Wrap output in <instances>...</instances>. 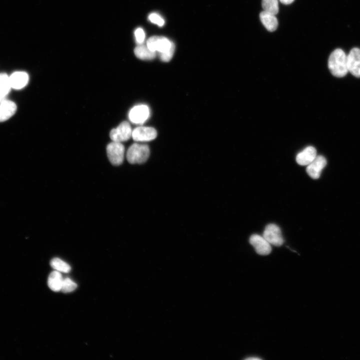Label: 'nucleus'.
<instances>
[{
  "mask_svg": "<svg viewBox=\"0 0 360 360\" xmlns=\"http://www.w3.org/2000/svg\"><path fill=\"white\" fill-rule=\"evenodd\" d=\"M28 75L24 72H16L10 76L11 87L20 90L24 87L28 82Z\"/></svg>",
  "mask_w": 360,
  "mask_h": 360,
  "instance_id": "4468645a",
  "label": "nucleus"
},
{
  "mask_svg": "<svg viewBox=\"0 0 360 360\" xmlns=\"http://www.w3.org/2000/svg\"><path fill=\"white\" fill-rule=\"evenodd\" d=\"M263 237L270 244L276 246H281L284 243L280 228L276 224H268L264 230Z\"/></svg>",
  "mask_w": 360,
  "mask_h": 360,
  "instance_id": "39448f33",
  "label": "nucleus"
},
{
  "mask_svg": "<svg viewBox=\"0 0 360 360\" xmlns=\"http://www.w3.org/2000/svg\"><path fill=\"white\" fill-rule=\"evenodd\" d=\"M175 50V45L172 42L169 50L164 52L159 53L160 59L164 62H169L172 58Z\"/></svg>",
  "mask_w": 360,
  "mask_h": 360,
  "instance_id": "4be33fe9",
  "label": "nucleus"
},
{
  "mask_svg": "<svg viewBox=\"0 0 360 360\" xmlns=\"http://www.w3.org/2000/svg\"><path fill=\"white\" fill-rule=\"evenodd\" d=\"M63 279L60 272L56 270L52 272L48 278V287L54 292L61 290Z\"/></svg>",
  "mask_w": 360,
  "mask_h": 360,
  "instance_id": "dca6fc26",
  "label": "nucleus"
},
{
  "mask_svg": "<svg viewBox=\"0 0 360 360\" xmlns=\"http://www.w3.org/2000/svg\"><path fill=\"white\" fill-rule=\"evenodd\" d=\"M326 160L322 156H318L313 161L308 165L307 174L313 179L320 178L322 170L326 164Z\"/></svg>",
  "mask_w": 360,
  "mask_h": 360,
  "instance_id": "9b49d317",
  "label": "nucleus"
},
{
  "mask_svg": "<svg viewBox=\"0 0 360 360\" xmlns=\"http://www.w3.org/2000/svg\"><path fill=\"white\" fill-rule=\"evenodd\" d=\"M282 3L285 4H288L292 3L294 0H280Z\"/></svg>",
  "mask_w": 360,
  "mask_h": 360,
  "instance_id": "393cba45",
  "label": "nucleus"
},
{
  "mask_svg": "<svg viewBox=\"0 0 360 360\" xmlns=\"http://www.w3.org/2000/svg\"><path fill=\"white\" fill-rule=\"evenodd\" d=\"M157 136L156 130L152 127L138 126L132 132V138L136 142H148Z\"/></svg>",
  "mask_w": 360,
  "mask_h": 360,
  "instance_id": "6e6552de",
  "label": "nucleus"
},
{
  "mask_svg": "<svg viewBox=\"0 0 360 360\" xmlns=\"http://www.w3.org/2000/svg\"><path fill=\"white\" fill-rule=\"evenodd\" d=\"M16 104L12 101L4 100L0 103V122L11 118L16 112Z\"/></svg>",
  "mask_w": 360,
  "mask_h": 360,
  "instance_id": "ddd939ff",
  "label": "nucleus"
},
{
  "mask_svg": "<svg viewBox=\"0 0 360 360\" xmlns=\"http://www.w3.org/2000/svg\"><path fill=\"white\" fill-rule=\"evenodd\" d=\"M276 15L262 11L260 14L261 22L266 30L270 32H274L278 28V22Z\"/></svg>",
  "mask_w": 360,
  "mask_h": 360,
  "instance_id": "2eb2a0df",
  "label": "nucleus"
},
{
  "mask_svg": "<svg viewBox=\"0 0 360 360\" xmlns=\"http://www.w3.org/2000/svg\"><path fill=\"white\" fill-rule=\"evenodd\" d=\"M262 6L264 11L276 15L278 12V0H262Z\"/></svg>",
  "mask_w": 360,
  "mask_h": 360,
  "instance_id": "aec40b11",
  "label": "nucleus"
},
{
  "mask_svg": "<svg viewBox=\"0 0 360 360\" xmlns=\"http://www.w3.org/2000/svg\"><path fill=\"white\" fill-rule=\"evenodd\" d=\"M136 40L138 44H142L145 38V33L142 28H138L134 31Z\"/></svg>",
  "mask_w": 360,
  "mask_h": 360,
  "instance_id": "b1692460",
  "label": "nucleus"
},
{
  "mask_svg": "<svg viewBox=\"0 0 360 360\" xmlns=\"http://www.w3.org/2000/svg\"><path fill=\"white\" fill-rule=\"evenodd\" d=\"M316 156V148L312 146H308L296 155V161L300 165H308L313 161Z\"/></svg>",
  "mask_w": 360,
  "mask_h": 360,
  "instance_id": "f8f14e48",
  "label": "nucleus"
},
{
  "mask_svg": "<svg viewBox=\"0 0 360 360\" xmlns=\"http://www.w3.org/2000/svg\"><path fill=\"white\" fill-rule=\"evenodd\" d=\"M172 42L166 37L153 36L148 40L146 46L150 50L161 53L169 50Z\"/></svg>",
  "mask_w": 360,
  "mask_h": 360,
  "instance_id": "423d86ee",
  "label": "nucleus"
},
{
  "mask_svg": "<svg viewBox=\"0 0 360 360\" xmlns=\"http://www.w3.org/2000/svg\"><path fill=\"white\" fill-rule=\"evenodd\" d=\"M328 68L332 74L338 78L345 76L348 70L347 56L340 48L334 50L328 60Z\"/></svg>",
  "mask_w": 360,
  "mask_h": 360,
  "instance_id": "f257e3e1",
  "label": "nucleus"
},
{
  "mask_svg": "<svg viewBox=\"0 0 360 360\" xmlns=\"http://www.w3.org/2000/svg\"><path fill=\"white\" fill-rule=\"evenodd\" d=\"M132 132L130 124L124 121L116 128L111 130L110 136L112 141L122 142L129 140L132 136Z\"/></svg>",
  "mask_w": 360,
  "mask_h": 360,
  "instance_id": "20e7f679",
  "label": "nucleus"
},
{
  "mask_svg": "<svg viewBox=\"0 0 360 360\" xmlns=\"http://www.w3.org/2000/svg\"><path fill=\"white\" fill-rule=\"evenodd\" d=\"M348 72L354 76L360 78V49L354 48L347 56Z\"/></svg>",
  "mask_w": 360,
  "mask_h": 360,
  "instance_id": "9d476101",
  "label": "nucleus"
},
{
  "mask_svg": "<svg viewBox=\"0 0 360 360\" xmlns=\"http://www.w3.org/2000/svg\"><path fill=\"white\" fill-rule=\"evenodd\" d=\"M150 154L148 146L135 143L131 145L126 152V158L130 164H142L148 159Z\"/></svg>",
  "mask_w": 360,
  "mask_h": 360,
  "instance_id": "f03ea898",
  "label": "nucleus"
},
{
  "mask_svg": "<svg viewBox=\"0 0 360 360\" xmlns=\"http://www.w3.org/2000/svg\"><path fill=\"white\" fill-rule=\"evenodd\" d=\"M260 358H256V357H250V358H246V360H260Z\"/></svg>",
  "mask_w": 360,
  "mask_h": 360,
  "instance_id": "a878e982",
  "label": "nucleus"
},
{
  "mask_svg": "<svg viewBox=\"0 0 360 360\" xmlns=\"http://www.w3.org/2000/svg\"><path fill=\"white\" fill-rule=\"evenodd\" d=\"M124 146L120 142L112 141L106 146V153L110 162L114 165L120 164L124 160Z\"/></svg>",
  "mask_w": 360,
  "mask_h": 360,
  "instance_id": "7ed1b4c3",
  "label": "nucleus"
},
{
  "mask_svg": "<svg viewBox=\"0 0 360 360\" xmlns=\"http://www.w3.org/2000/svg\"><path fill=\"white\" fill-rule=\"evenodd\" d=\"M77 288V284L69 278L63 279L61 290L64 293L72 292Z\"/></svg>",
  "mask_w": 360,
  "mask_h": 360,
  "instance_id": "412c9836",
  "label": "nucleus"
},
{
  "mask_svg": "<svg viewBox=\"0 0 360 360\" xmlns=\"http://www.w3.org/2000/svg\"><path fill=\"white\" fill-rule=\"evenodd\" d=\"M134 53L138 58L142 60H152L156 56V52L150 50L147 46L143 44H138L134 50Z\"/></svg>",
  "mask_w": 360,
  "mask_h": 360,
  "instance_id": "f3484780",
  "label": "nucleus"
},
{
  "mask_svg": "<svg viewBox=\"0 0 360 360\" xmlns=\"http://www.w3.org/2000/svg\"><path fill=\"white\" fill-rule=\"evenodd\" d=\"M250 242L254 246L256 253L260 255H268L272 251L270 244L263 236L254 234L250 238Z\"/></svg>",
  "mask_w": 360,
  "mask_h": 360,
  "instance_id": "1a4fd4ad",
  "label": "nucleus"
},
{
  "mask_svg": "<svg viewBox=\"0 0 360 360\" xmlns=\"http://www.w3.org/2000/svg\"><path fill=\"white\" fill-rule=\"evenodd\" d=\"M10 77L5 73L0 74V95L5 98L11 88Z\"/></svg>",
  "mask_w": 360,
  "mask_h": 360,
  "instance_id": "a211bd4d",
  "label": "nucleus"
},
{
  "mask_svg": "<svg viewBox=\"0 0 360 360\" xmlns=\"http://www.w3.org/2000/svg\"><path fill=\"white\" fill-rule=\"evenodd\" d=\"M150 114V109L147 106L144 104L138 105L130 110L128 114V118L132 122L141 124L147 120Z\"/></svg>",
  "mask_w": 360,
  "mask_h": 360,
  "instance_id": "0eeeda50",
  "label": "nucleus"
},
{
  "mask_svg": "<svg viewBox=\"0 0 360 360\" xmlns=\"http://www.w3.org/2000/svg\"><path fill=\"white\" fill-rule=\"evenodd\" d=\"M150 20L155 24H158L160 26H162L164 24V20L158 14L156 13H152L148 16Z\"/></svg>",
  "mask_w": 360,
  "mask_h": 360,
  "instance_id": "5701e85b",
  "label": "nucleus"
},
{
  "mask_svg": "<svg viewBox=\"0 0 360 360\" xmlns=\"http://www.w3.org/2000/svg\"><path fill=\"white\" fill-rule=\"evenodd\" d=\"M50 264L52 268L59 272L67 273L71 270V268L68 264L58 258H52L50 262Z\"/></svg>",
  "mask_w": 360,
  "mask_h": 360,
  "instance_id": "6ab92c4d",
  "label": "nucleus"
},
{
  "mask_svg": "<svg viewBox=\"0 0 360 360\" xmlns=\"http://www.w3.org/2000/svg\"><path fill=\"white\" fill-rule=\"evenodd\" d=\"M4 98H3L2 96L0 95V103L2 101H3L4 100Z\"/></svg>",
  "mask_w": 360,
  "mask_h": 360,
  "instance_id": "bb28decb",
  "label": "nucleus"
}]
</instances>
